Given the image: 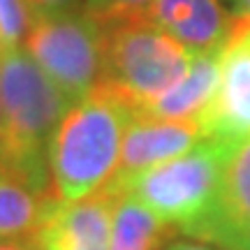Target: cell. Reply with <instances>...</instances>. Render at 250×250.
Wrapping results in <instances>:
<instances>
[{
  "label": "cell",
  "mask_w": 250,
  "mask_h": 250,
  "mask_svg": "<svg viewBox=\"0 0 250 250\" xmlns=\"http://www.w3.org/2000/svg\"><path fill=\"white\" fill-rule=\"evenodd\" d=\"M134 111L107 83L74 102L49 144V174L58 202L95 195L116 176L121 148Z\"/></svg>",
  "instance_id": "cell-1"
},
{
  "label": "cell",
  "mask_w": 250,
  "mask_h": 250,
  "mask_svg": "<svg viewBox=\"0 0 250 250\" xmlns=\"http://www.w3.org/2000/svg\"><path fill=\"white\" fill-rule=\"evenodd\" d=\"M0 158L51 183L49 144L74 100L62 93L23 46L0 58Z\"/></svg>",
  "instance_id": "cell-2"
},
{
  "label": "cell",
  "mask_w": 250,
  "mask_h": 250,
  "mask_svg": "<svg viewBox=\"0 0 250 250\" xmlns=\"http://www.w3.org/2000/svg\"><path fill=\"white\" fill-rule=\"evenodd\" d=\"M234 146L236 144L206 137L179 158L155 165L121 186H107L130 192L162 223L183 232L213 204Z\"/></svg>",
  "instance_id": "cell-3"
},
{
  "label": "cell",
  "mask_w": 250,
  "mask_h": 250,
  "mask_svg": "<svg viewBox=\"0 0 250 250\" xmlns=\"http://www.w3.org/2000/svg\"><path fill=\"white\" fill-rule=\"evenodd\" d=\"M107 26L104 70L100 83L118 90L132 111L179 83L195 54L146 19H127Z\"/></svg>",
  "instance_id": "cell-4"
},
{
  "label": "cell",
  "mask_w": 250,
  "mask_h": 250,
  "mask_svg": "<svg viewBox=\"0 0 250 250\" xmlns=\"http://www.w3.org/2000/svg\"><path fill=\"white\" fill-rule=\"evenodd\" d=\"M107 26L88 7L35 17L23 49L74 102L102 79Z\"/></svg>",
  "instance_id": "cell-5"
},
{
  "label": "cell",
  "mask_w": 250,
  "mask_h": 250,
  "mask_svg": "<svg viewBox=\"0 0 250 250\" xmlns=\"http://www.w3.org/2000/svg\"><path fill=\"white\" fill-rule=\"evenodd\" d=\"M250 21L236 19L220 51V81L213 98L197 118L211 139L241 144L250 139Z\"/></svg>",
  "instance_id": "cell-6"
},
{
  "label": "cell",
  "mask_w": 250,
  "mask_h": 250,
  "mask_svg": "<svg viewBox=\"0 0 250 250\" xmlns=\"http://www.w3.org/2000/svg\"><path fill=\"white\" fill-rule=\"evenodd\" d=\"M183 234L223 250H234L250 236V139L234 146L213 204Z\"/></svg>",
  "instance_id": "cell-7"
},
{
  "label": "cell",
  "mask_w": 250,
  "mask_h": 250,
  "mask_svg": "<svg viewBox=\"0 0 250 250\" xmlns=\"http://www.w3.org/2000/svg\"><path fill=\"white\" fill-rule=\"evenodd\" d=\"M114 199L104 186L79 202H56L33 239L40 250H109Z\"/></svg>",
  "instance_id": "cell-8"
},
{
  "label": "cell",
  "mask_w": 250,
  "mask_h": 250,
  "mask_svg": "<svg viewBox=\"0 0 250 250\" xmlns=\"http://www.w3.org/2000/svg\"><path fill=\"white\" fill-rule=\"evenodd\" d=\"M204 139L206 134L199 121H167L134 114L125 132L116 176L109 186H121L155 165L179 158Z\"/></svg>",
  "instance_id": "cell-9"
},
{
  "label": "cell",
  "mask_w": 250,
  "mask_h": 250,
  "mask_svg": "<svg viewBox=\"0 0 250 250\" xmlns=\"http://www.w3.org/2000/svg\"><path fill=\"white\" fill-rule=\"evenodd\" d=\"M144 19L192 54L223 51L234 30V19L218 0H153Z\"/></svg>",
  "instance_id": "cell-10"
},
{
  "label": "cell",
  "mask_w": 250,
  "mask_h": 250,
  "mask_svg": "<svg viewBox=\"0 0 250 250\" xmlns=\"http://www.w3.org/2000/svg\"><path fill=\"white\" fill-rule=\"evenodd\" d=\"M56 202L49 181L0 158V241L35 236Z\"/></svg>",
  "instance_id": "cell-11"
},
{
  "label": "cell",
  "mask_w": 250,
  "mask_h": 250,
  "mask_svg": "<svg viewBox=\"0 0 250 250\" xmlns=\"http://www.w3.org/2000/svg\"><path fill=\"white\" fill-rule=\"evenodd\" d=\"M220 81V51L195 54L186 77L162 95L144 102L137 116L167 118V121H197L208 107Z\"/></svg>",
  "instance_id": "cell-12"
},
{
  "label": "cell",
  "mask_w": 250,
  "mask_h": 250,
  "mask_svg": "<svg viewBox=\"0 0 250 250\" xmlns=\"http://www.w3.org/2000/svg\"><path fill=\"white\" fill-rule=\"evenodd\" d=\"M111 213V248L109 250H165L171 236V225L162 223L158 215L134 199L125 190H114Z\"/></svg>",
  "instance_id": "cell-13"
},
{
  "label": "cell",
  "mask_w": 250,
  "mask_h": 250,
  "mask_svg": "<svg viewBox=\"0 0 250 250\" xmlns=\"http://www.w3.org/2000/svg\"><path fill=\"white\" fill-rule=\"evenodd\" d=\"M33 21L35 14L23 0H0V58L23 44Z\"/></svg>",
  "instance_id": "cell-14"
},
{
  "label": "cell",
  "mask_w": 250,
  "mask_h": 250,
  "mask_svg": "<svg viewBox=\"0 0 250 250\" xmlns=\"http://www.w3.org/2000/svg\"><path fill=\"white\" fill-rule=\"evenodd\" d=\"M153 0H86V7L104 23H116L127 19H144Z\"/></svg>",
  "instance_id": "cell-15"
},
{
  "label": "cell",
  "mask_w": 250,
  "mask_h": 250,
  "mask_svg": "<svg viewBox=\"0 0 250 250\" xmlns=\"http://www.w3.org/2000/svg\"><path fill=\"white\" fill-rule=\"evenodd\" d=\"M35 17L42 14H56V12H67V9L81 7V0H23Z\"/></svg>",
  "instance_id": "cell-16"
},
{
  "label": "cell",
  "mask_w": 250,
  "mask_h": 250,
  "mask_svg": "<svg viewBox=\"0 0 250 250\" xmlns=\"http://www.w3.org/2000/svg\"><path fill=\"white\" fill-rule=\"evenodd\" d=\"M0 250H40V246L35 243L33 236H28V239H7V241H0Z\"/></svg>",
  "instance_id": "cell-17"
},
{
  "label": "cell",
  "mask_w": 250,
  "mask_h": 250,
  "mask_svg": "<svg viewBox=\"0 0 250 250\" xmlns=\"http://www.w3.org/2000/svg\"><path fill=\"white\" fill-rule=\"evenodd\" d=\"M165 250H218L208 243H202V241H171L167 243Z\"/></svg>",
  "instance_id": "cell-18"
},
{
  "label": "cell",
  "mask_w": 250,
  "mask_h": 250,
  "mask_svg": "<svg viewBox=\"0 0 250 250\" xmlns=\"http://www.w3.org/2000/svg\"><path fill=\"white\" fill-rule=\"evenodd\" d=\"M236 19H246L250 21V0H227Z\"/></svg>",
  "instance_id": "cell-19"
},
{
  "label": "cell",
  "mask_w": 250,
  "mask_h": 250,
  "mask_svg": "<svg viewBox=\"0 0 250 250\" xmlns=\"http://www.w3.org/2000/svg\"><path fill=\"white\" fill-rule=\"evenodd\" d=\"M234 250H250V236H246V239H243V241L239 243Z\"/></svg>",
  "instance_id": "cell-20"
},
{
  "label": "cell",
  "mask_w": 250,
  "mask_h": 250,
  "mask_svg": "<svg viewBox=\"0 0 250 250\" xmlns=\"http://www.w3.org/2000/svg\"><path fill=\"white\" fill-rule=\"evenodd\" d=\"M0 137H2V104H0Z\"/></svg>",
  "instance_id": "cell-21"
},
{
  "label": "cell",
  "mask_w": 250,
  "mask_h": 250,
  "mask_svg": "<svg viewBox=\"0 0 250 250\" xmlns=\"http://www.w3.org/2000/svg\"><path fill=\"white\" fill-rule=\"evenodd\" d=\"M248 33H250V26H248Z\"/></svg>",
  "instance_id": "cell-22"
}]
</instances>
